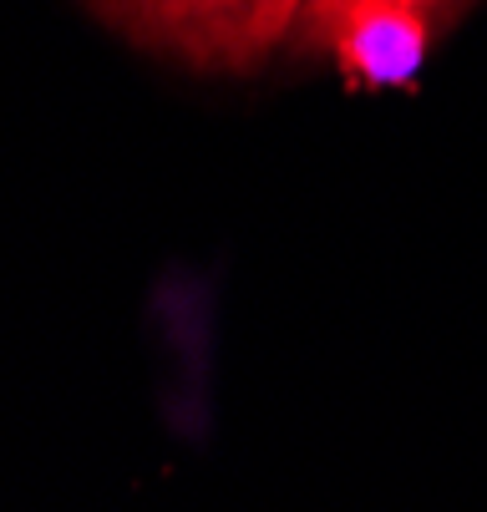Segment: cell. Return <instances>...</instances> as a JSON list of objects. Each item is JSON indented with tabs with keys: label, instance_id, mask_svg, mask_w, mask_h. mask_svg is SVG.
I'll list each match as a JSON object with an SVG mask.
<instances>
[{
	"label": "cell",
	"instance_id": "1",
	"mask_svg": "<svg viewBox=\"0 0 487 512\" xmlns=\"http://www.w3.org/2000/svg\"><path fill=\"white\" fill-rule=\"evenodd\" d=\"M132 46L198 71H249L280 46L310 0H87Z\"/></svg>",
	"mask_w": 487,
	"mask_h": 512
},
{
	"label": "cell",
	"instance_id": "2",
	"mask_svg": "<svg viewBox=\"0 0 487 512\" xmlns=\"http://www.w3.org/2000/svg\"><path fill=\"white\" fill-rule=\"evenodd\" d=\"M462 0H310L305 6V36L335 26V21H351V16H396V21H411L422 31H437V21H447Z\"/></svg>",
	"mask_w": 487,
	"mask_h": 512
}]
</instances>
